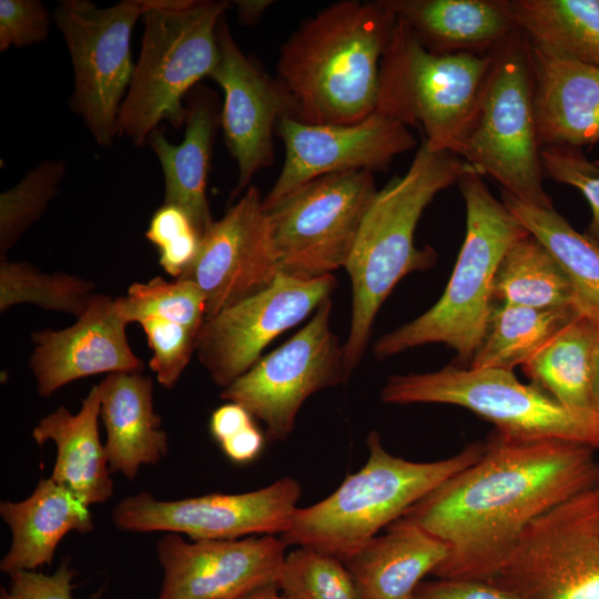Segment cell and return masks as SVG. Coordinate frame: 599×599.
Here are the masks:
<instances>
[{"label":"cell","mask_w":599,"mask_h":599,"mask_svg":"<svg viewBox=\"0 0 599 599\" xmlns=\"http://www.w3.org/2000/svg\"><path fill=\"white\" fill-rule=\"evenodd\" d=\"M598 468L591 447L496 432L475 463L400 518L447 544L436 578L487 580L537 517L593 486Z\"/></svg>","instance_id":"1"},{"label":"cell","mask_w":599,"mask_h":599,"mask_svg":"<svg viewBox=\"0 0 599 599\" xmlns=\"http://www.w3.org/2000/svg\"><path fill=\"white\" fill-rule=\"evenodd\" d=\"M396 23L384 0L337 1L301 22L276 62L285 113L309 124H353L374 113Z\"/></svg>","instance_id":"2"},{"label":"cell","mask_w":599,"mask_h":599,"mask_svg":"<svg viewBox=\"0 0 599 599\" xmlns=\"http://www.w3.org/2000/svg\"><path fill=\"white\" fill-rule=\"evenodd\" d=\"M475 169L459 155L424 142L402 176L377 191L346 266L352 285L351 324L343 344L347 380L363 359L374 321L397 283L435 263L430 247L415 244V231L434 197ZM476 170V169H475Z\"/></svg>","instance_id":"3"},{"label":"cell","mask_w":599,"mask_h":599,"mask_svg":"<svg viewBox=\"0 0 599 599\" xmlns=\"http://www.w3.org/2000/svg\"><path fill=\"white\" fill-rule=\"evenodd\" d=\"M457 184L466 206V233L448 284L428 311L376 341L373 353L379 361L441 343L469 365L485 331L498 265L508 248L529 234L477 170L464 173Z\"/></svg>","instance_id":"4"},{"label":"cell","mask_w":599,"mask_h":599,"mask_svg":"<svg viewBox=\"0 0 599 599\" xmlns=\"http://www.w3.org/2000/svg\"><path fill=\"white\" fill-rule=\"evenodd\" d=\"M366 443L368 458L359 470L323 500L296 509L282 534L287 546L344 560L485 450V443H473L448 458L418 463L388 453L377 432H370Z\"/></svg>","instance_id":"5"},{"label":"cell","mask_w":599,"mask_h":599,"mask_svg":"<svg viewBox=\"0 0 599 599\" xmlns=\"http://www.w3.org/2000/svg\"><path fill=\"white\" fill-rule=\"evenodd\" d=\"M229 7L224 0H150L118 138L141 148L161 122L184 125L186 95L219 60L216 30Z\"/></svg>","instance_id":"6"},{"label":"cell","mask_w":599,"mask_h":599,"mask_svg":"<svg viewBox=\"0 0 599 599\" xmlns=\"http://www.w3.org/2000/svg\"><path fill=\"white\" fill-rule=\"evenodd\" d=\"M491 62L493 51L433 52L397 19L380 63L376 111L418 129L430 150L458 155Z\"/></svg>","instance_id":"7"},{"label":"cell","mask_w":599,"mask_h":599,"mask_svg":"<svg viewBox=\"0 0 599 599\" xmlns=\"http://www.w3.org/2000/svg\"><path fill=\"white\" fill-rule=\"evenodd\" d=\"M528 40L517 29L493 62L458 155L515 197L554 207L542 184Z\"/></svg>","instance_id":"8"},{"label":"cell","mask_w":599,"mask_h":599,"mask_svg":"<svg viewBox=\"0 0 599 599\" xmlns=\"http://www.w3.org/2000/svg\"><path fill=\"white\" fill-rule=\"evenodd\" d=\"M384 403L448 404L493 423L496 432L521 440H564L599 448V414L568 407L512 370L448 365L420 374L393 375Z\"/></svg>","instance_id":"9"},{"label":"cell","mask_w":599,"mask_h":599,"mask_svg":"<svg viewBox=\"0 0 599 599\" xmlns=\"http://www.w3.org/2000/svg\"><path fill=\"white\" fill-rule=\"evenodd\" d=\"M150 0H122L100 8L90 0H60L52 13L72 69L70 106L100 148H111L121 104L135 63L131 39Z\"/></svg>","instance_id":"10"},{"label":"cell","mask_w":599,"mask_h":599,"mask_svg":"<svg viewBox=\"0 0 599 599\" xmlns=\"http://www.w3.org/2000/svg\"><path fill=\"white\" fill-rule=\"evenodd\" d=\"M377 191L373 172H339L264 209L280 272L308 280L345 267Z\"/></svg>","instance_id":"11"},{"label":"cell","mask_w":599,"mask_h":599,"mask_svg":"<svg viewBox=\"0 0 599 599\" xmlns=\"http://www.w3.org/2000/svg\"><path fill=\"white\" fill-rule=\"evenodd\" d=\"M487 580L516 599H599V499L593 488L537 517Z\"/></svg>","instance_id":"12"},{"label":"cell","mask_w":599,"mask_h":599,"mask_svg":"<svg viewBox=\"0 0 599 599\" xmlns=\"http://www.w3.org/2000/svg\"><path fill=\"white\" fill-rule=\"evenodd\" d=\"M332 306V297L324 301L305 326L221 393L262 420L270 439L291 435L313 394L347 382L343 344L329 325Z\"/></svg>","instance_id":"13"},{"label":"cell","mask_w":599,"mask_h":599,"mask_svg":"<svg viewBox=\"0 0 599 599\" xmlns=\"http://www.w3.org/2000/svg\"><path fill=\"white\" fill-rule=\"evenodd\" d=\"M300 498L301 486L291 477L248 493L177 500H160L141 491L118 502L112 521L128 532L183 534L192 540L275 535L288 529Z\"/></svg>","instance_id":"14"},{"label":"cell","mask_w":599,"mask_h":599,"mask_svg":"<svg viewBox=\"0 0 599 599\" xmlns=\"http://www.w3.org/2000/svg\"><path fill=\"white\" fill-rule=\"evenodd\" d=\"M337 286L334 274L300 278L278 273L266 288L204 321L196 356L223 389L246 373L280 334L304 321Z\"/></svg>","instance_id":"15"},{"label":"cell","mask_w":599,"mask_h":599,"mask_svg":"<svg viewBox=\"0 0 599 599\" xmlns=\"http://www.w3.org/2000/svg\"><path fill=\"white\" fill-rule=\"evenodd\" d=\"M276 134L284 143L285 160L263 197L264 209L323 175L386 170L396 155L417 145L405 124L378 111L353 124H309L285 113Z\"/></svg>","instance_id":"16"},{"label":"cell","mask_w":599,"mask_h":599,"mask_svg":"<svg viewBox=\"0 0 599 599\" xmlns=\"http://www.w3.org/2000/svg\"><path fill=\"white\" fill-rule=\"evenodd\" d=\"M280 273L263 196L254 185L215 220L180 280L205 297V321L266 288Z\"/></svg>","instance_id":"17"},{"label":"cell","mask_w":599,"mask_h":599,"mask_svg":"<svg viewBox=\"0 0 599 599\" xmlns=\"http://www.w3.org/2000/svg\"><path fill=\"white\" fill-rule=\"evenodd\" d=\"M286 547L274 535L186 541L166 532L156 544L162 582L155 599H231L276 585Z\"/></svg>","instance_id":"18"},{"label":"cell","mask_w":599,"mask_h":599,"mask_svg":"<svg viewBox=\"0 0 599 599\" xmlns=\"http://www.w3.org/2000/svg\"><path fill=\"white\" fill-rule=\"evenodd\" d=\"M219 60L210 75L223 91L221 129L237 164L230 201L274 162V133L285 108L274 79L234 40L225 16L216 30Z\"/></svg>","instance_id":"19"},{"label":"cell","mask_w":599,"mask_h":599,"mask_svg":"<svg viewBox=\"0 0 599 599\" xmlns=\"http://www.w3.org/2000/svg\"><path fill=\"white\" fill-rule=\"evenodd\" d=\"M115 300L95 293L77 322L60 331L31 335L30 368L41 397L64 385L101 373H141L143 362L131 349Z\"/></svg>","instance_id":"20"},{"label":"cell","mask_w":599,"mask_h":599,"mask_svg":"<svg viewBox=\"0 0 599 599\" xmlns=\"http://www.w3.org/2000/svg\"><path fill=\"white\" fill-rule=\"evenodd\" d=\"M184 138L171 143L158 129L148 139L164 179V204L182 209L203 236L215 221L206 196L212 150L219 128L221 106L216 93L197 84L185 98Z\"/></svg>","instance_id":"21"},{"label":"cell","mask_w":599,"mask_h":599,"mask_svg":"<svg viewBox=\"0 0 599 599\" xmlns=\"http://www.w3.org/2000/svg\"><path fill=\"white\" fill-rule=\"evenodd\" d=\"M538 136L544 146L599 141V67L552 55L528 41Z\"/></svg>","instance_id":"22"},{"label":"cell","mask_w":599,"mask_h":599,"mask_svg":"<svg viewBox=\"0 0 599 599\" xmlns=\"http://www.w3.org/2000/svg\"><path fill=\"white\" fill-rule=\"evenodd\" d=\"M386 529L343 560L359 599H413L448 556L446 542L404 518Z\"/></svg>","instance_id":"23"},{"label":"cell","mask_w":599,"mask_h":599,"mask_svg":"<svg viewBox=\"0 0 599 599\" xmlns=\"http://www.w3.org/2000/svg\"><path fill=\"white\" fill-rule=\"evenodd\" d=\"M0 516L11 530L9 550L0 562L9 576L51 565L64 536L94 528L89 506L51 477L40 479L21 501H1Z\"/></svg>","instance_id":"24"},{"label":"cell","mask_w":599,"mask_h":599,"mask_svg":"<svg viewBox=\"0 0 599 599\" xmlns=\"http://www.w3.org/2000/svg\"><path fill=\"white\" fill-rule=\"evenodd\" d=\"M436 53L487 54L518 28L506 0H384Z\"/></svg>","instance_id":"25"},{"label":"cell","mask_w":599,"mask_h":599,"mask_svg":"<svg viewBox=\"0 0 599 599\" xmlns=\"http://www.w3.org/2000/svg\"><path fill=\"white\" fill-rule=\"evenodd\" d=\"M100 386L110 471L132 480L143 465L159 463L169 450L167 435L153 407L152 379L118 372L108 374Z\"/></svg>","instance_id":"26"},{"label":"cell","mask_w":599,"mask_h":599,"mask_svg":"<svg viewBox=\"0 0 599 599\" xmlns=\"http://www.w3.org/2000/svg\"><path fill=\"white\" fill-rule=\"evenodd\" d=\"M100 409L101 386L98 384L82 399L77 414L60 406L32 429V438L39 446L48 440L55 445L57 456L50 477L87 506L108 501L114 489L105 447L99 436Z\"/></svg>","instance_id":"27"},{"label":"cell","mask_w":599,"mask_h":599,"mask_svg":"<svg viewBox=\"0 0 599 599\" xmlns=\"http://www.w3.org/2000/svg\"><path fill=\"white\" fill-rule=\"evenodd\" d=\"M517 28L535 47L599 67V0H506Z\"/></svg>","instance_id":"28"},{"label":"cell","mask_w":599,"mask_h":599,"mask_svg":"<svg viewBox=\"0 0 599 599\" xmlns=\"http://www.w3.org/2000/svg\"><path fill=\"white\" fill-rule=\"evenodd\" d=\"M580 314L577 307L536 308L493 301L468 367L522 366Z\"/></svg>","instance_id":"29"},{"label":"cell","mask_w":599,"mask_h":599,"mask_svg":"<svg viewBox=\"0 0 599 599\" xmlns=\"http://www.w3.org/2000/svg\"><path fill=\"white\" fill-rule=\"evenodd\" d=\"M598 339L599 323L580 314L526 362L522 370L561 404L593 410L591 382Z\"/></svg>","instance_id":"30"},{"label":"cell","mask_w":599,"mask_h":599,"mask_svg":"<svg viewBox=\"0 0 599 599\" xmlns=\"http://www.w3.org/2000/svg\"><path fill=\"white\" fill-rule=\"evenodd\" d=\"M518 222L555 256L567 274L581 314L599 323V245L554 207L542 209L500 190Z\"/></svg>","instance_id":"31"},{"label":"cell","mask_w":599,"mask_h":599,"mask_svg":"<svg viewBox=\"0 0 599 599\" xmlns=\"http://www.w3.org/2000/svg\"><path fill=\"white\" fill-rule=\"evenodd\" d=\"M493 301L536 308H578L564 268L531 234L512 244L502 256L494 278Z\"/></svg>","instance_id":"32"},{"label":"cell","mask_w":599,"mask_h":599,"mask_svg":"<svg viewBox=\"0 0 599 599\" xmlns=\"http://www.w3.org/2000/svg\"><path fill=\"white\" fill-rule=\"evenodd\" d=\"M95 285L64 272L44 273L28 262L0 260V311L20 303L80 317L94 296Z\"/></svg>","instance_id":"33"},{"label":"cell","mask_w":599,"mask_h":599,"mask_svg":"<svg viewBox=\"0 0 599 599\" xmlns=\"http://www.w3.org/2000/svg\"><path fill=\"white\" fill-rule=\"evenodd\" d=\"M67 174L62 160H45L0 195V260L37 222L57 196Z\"/></svg>","instance_id":"34"},{"label":"cell","mask_w":599,"mask_h":599,"mask_svg":"<svg viewBox=\"0 0 599 599\" xmlns=\"http://www.w3.org/2000/svg\"><path fill=\"white\" fill-rule=\"evenodd\" d=\"M114 300L128 324L154 317L201 329L205 321V297L187 280L167 282L158 276L146 283H133L125 296Z\"/></svg>","instance_id":"35"},{"label":"cell","mask_w":599,"mask_h":599,"mask_svg":"<svg viewBox=\"0 0 599 599\" xmlns=\"http://www.w3.org/2000/svg\"><path fill=\"white\" fill-rule=\"evenodd\" d=\"M276 585L290 599H359L344 561L309 547L285 556Z\"/></svg>","instance_id":"36"},{"label":"cell","mask_w":599,"mask_h":599,"mask_svg":"<svg viewBox=\"0 0 599 599\" xmlns=\"http://www.w3.org/2000/svg\"><path fill=\"white\" fill-rule=\"evenodd\" d=\"M145 237L158 248L162 268L175 278L193 263L202 240L182 209L164 203L154 211Z\"/></svg>","instance_id":"37"},{"label":"cell","mask_w":599,"mask_h":599,"mask_svg":"<svg viewBox=\"0 0 599 599\" xmlns=\"http://www.w3.org/2000/svg\"><path fill=\"white\" fill-rule=\"evenodd\" d=\"M140 324L152 349L151 369L162 386L173 388L196 352L201 329L154 317Z\"/></svg>","instance_id":"38"},{"label":"cell","mask_w":599,"mask_h":599,"mask_svg":"<svg viewBox=\"0 0 599 599\" xmlns=\"http://www.w3.org/2000/svg\"><path fill=\"white\" fill-rule=\"evenodd\" d=\"M540 156L545 175L577 189L587 200L591 220L585 234L599 245V165L577 148L544 146Z\"/></svg>","instance_id":"39"},{"label":"cell","mask_w":599,"mask_h":599,"mask_svg":"<svg viewBox=\"0 0 599 599\" xmlns=\"http://www.w3.org/2000/svg\"><path fill=\"white\" fill-rule=\"evenodd\" d=\"M52 20L40 0H0V51L44 41Z\"/></svg>","instance_id":"40"},{"label":"cell","mask_w":599,"mask_h":599,"mask_svg":"<svg viewBox=\"0 0 599 599\" xmlns=\"http://www.w3.org/2000/svg\"><path fill=\"white\" fill-rule=\"evenodd\" d=\"M74 575L69 560L62 561L51 575L35 570L18 571L10 575L7 588L1 587L0 599H73Z\"/></svg>","instance_id":"41"},{"label":"cell","mask_w":599,"mask_h":599,"mask_svg":"<svg viewBox=\"0 0 599 599\" xmlns=\"http://www.w3.org/2000/svg\"><path fill=\"white\" fill-rule=\"evenodd\" d=\"M413 599H516L507 590L479 579H439L422 582Z\"/></svg>","instance_id":"42"},{"label":"cell","mask_w":599,"mask_h":599,"mask_svg":"<svg viewBox=\"0 0 599 599\" xmlns=\"http://www.w3.org/2000/svg\"><path fill=\"white\" fill-rule=\"evenodd\" d=\"M253 416L243 406L229 402L216 408L210 418V432L214 439L222 444L250 425Z\"/></svg>","instance_id":"43"},{"label":"cell","mask_w":599,"mask_h":599,"mask_svg":"<svg viewBox=\"0 0 599 599\" xmlns=\"http://www.w3.org/2000/svg\"><path fill=\"white\" fill-rule=\"evenodd\" d=\"M220 445L229 459L243 464L254 460L260 455L264 446V436L254 423Z\"/></svg>","instance_id":"44"},{"label":"cell","mask_w":599,"mask_h":599,"mask_svg":"<svg viewBox=\"0 0 599 599\" xmlns=\"http://www.w3.org/2000/svg\"><path fill=\"white\" fill-rule=\"evenodd\" d=\"M273 2L270 0H236L234 4L237 9L240 21L245 26H253L258 22L263 13Z\"/></svg>","instance_id":"45"},{"label":"cell","mask_w":599,"mask_h":599,"mask_svg":"<svg viewBox=\"0 0 599 599\" xmlns=\"http://www.w3.org/2000/svg\"><path fill=\"white\" fill-rule=\"evenodd\" d=\"M231 599H290L283 595L277 585L262 587Z\"/></svg>","instance_id":"46"},{"label":"cell","mask_w":599,"mask_h":599,"mask_svg":"<svg viewBox=\"0 0 599 599\" xmlns=\"http://www.w3.org/2000/svg\"><path fill=\"white\" fill-rule=\"evenodd\" d=\"M591 405L592 409L599 414V339L596 351L593 374L591 382Z\"/></svg>","instance_id":"47"},{"label":"cell","mask_w":599,"mask_h":599,"mask_svg":"<svg viewBox=\"0 0 599 599\" xmlns=\"http://www.w3.org/2000/svg\"><path fill=\"white\" fill-rule=\"evenodd\" d=\"M592 488L596 491V494L598 496V499H599V468H598V471H597L596 479H595Z\"/></svg>","instance_id":"48"},{"label":"cell","mask_w":599,"mask_h":599,"mask_svg":"<svg viewBox=\"0 0 599 599\" xmlns=\"http://www.w3.org/2000/svg\"><path fill=\"white\" fill-rule=\"evenodd\" d=\"M595 162L599 165V158Z\"/></svg>","instance_id":"49"}]
</instances>
